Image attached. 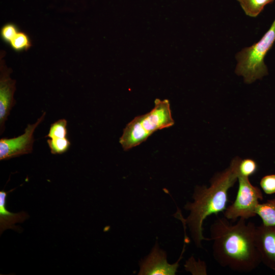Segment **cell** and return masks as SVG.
<instances>
[{"mask_svg": "<svg viewBox=\"0 0 275 275\" xmlns=\"http://www.w3.org/2000/svg\"><path fill=\"white\" fill-rule=\"evenodd\" d=\"M254 223L240 218L231 224L225 217L210 226L214 259L222 266L240 272H249L261 262L256 246Z\"/></svg>", "mask_w": 275, "mask_h": 275, "instance_id": "6da1fadb", "label": "cell"}, {"mask_svg": "<svg viewBox=\"0 0 275 275\" xmlns=\"http://www.w3.org/2000/svg\"><path fill=\"white\" fill-rule=\"evenodd\" d=\"M242 159L236 156L224 170L215 173L210 179V185H197L193 195L192 202L187 203L184 209L189 211L186 219L181 215L182 222L187 225L191 237L198 248H202L203 240H210L203 235V222L211 214L224 212L228 202V192L237 181L239 166Z\"/></svg>", "mask_w": 275, "mask_h": 275, "instance_id": "7a4b0ae2", "label": "cell"}, {"mask_svg": "<svg viewBox=\"0 0 275 275\" xmlns=\"http://www.w3.org/2000/svg\"><path fill=\"white\" fill-rule=\"evenodd\" d=\"M174 124L169 101L157 98L150 112L135 117L127 124L119 143L124 150H129L145 141L155 131Z\"/></svg>", "mask_w": 275, "mask_h": 275, "instance_id": "3957f363", "label": "cell"}, {"mask_svg": "<svg viewBox=\"0 0 275 275\" xmlns=\"http://www.w3.org/2000/svg\"><path fill=\"white\" fill-rule=\"evenodd\" d=\"M275 42V19L269 30L259 41L243 48L236 55L237 75L242 76L244 81L251 84L268 74L264 58Z\"/></svg>", "mask_w": 275, "mask_h": 275, "instance_id": "277c9868", "label": "cell"}, {"mask_svg": "<svg viewBox=\"0 0 275 275\" xmlns=\"http://www.w3.org/2000/svg\"><path fill=\"white\" fill-rule=\"evenodd\" d=\"M238 187L236 198L223 212L224 217L232 222L242 218L248 219L257 215L260 201L263 199L261 190L253 185L249 177L238 175Z\"/></svg>", "mask_w": 275, "mask_h": 275, "instance_id": "5b68a950", "label": "cell"}, {"mask_svg": "<svg viewBox=\"0 0 275 275\" xmlns=\"http://www.w3.org/2000/svg\"><path fill=\"white\" fill-rule=\"evenodd\" d=\"M46 113L33 124H28L22 134L13 138L0 140V160H7L32 153L35 141L33 134L37 127L44 120Z\"/></svg>", "mask_w": 275, "mask_h": 275, "instance_id": "8992f818", "label": "cell"}, {"mask_svg": "<svg viewBox=\"0 0 275 275\" xmlns=\"http://www.w3.org/2000/svg\"><path fill=\"white\" fill-rule=\"evenodd\" d=\"M1 56L0 64V133L5 130V124L10 115L15 100L14 94L16 81L10 77L11 70L8 68Z\"/></svg>", "mask_w": 275, "mask_h": 275, "instance_id": "52a82bcc", "label": "cell"}, {"mask_svg": "<svg viewBox=\"0 0 275 275\" xmlns=\"http://www.w3.org/2000/svg\"><path fill=\"white\" fill-rule=\"evenodd\" d=\"M184 250L185 245L179 260L175 263L170 264L167 262L166 253L155 244L150 255L141 262L139 274H175Z\"/></svg>", "mask_w": 275, "mask_h": 275, "instance_id": "ba28073f", "label": "cell"}, {"mask_svg": "<svg viewBox=\"0 0 275 275\" xmlns=\"http://www.w3.org/2000/svg\"><path fill=\"white\" fill-rule=\"evenodd\" d=\"M255 243L261 262L275 271V226H256Z\"/></svg>", "mask_w": 275, "mask_h": 275, "instance_id": "9c48e42d", "label": "cell"}, {"mask_svg": "<svg viewBox=\"0 0 275 275\" xmlns=\"http://www.w3.org/2000/svg\"><path fill=\"white\" fill-rule=\"evenodd\" d=\"M8 192L4 190L0 191V231L2 233L4 230L8 229H16L15 224L22 223L29 216L24 211L19 213H13L7 209V197Z\"/></svg>", "mask_w": 275, "mask_h": 275, "instance_id": "30bf717a", "label": "cell"}, {"mask_svg": "<svg viewBox=\"0 0 275 275\" xmlns=\"http://www.w3.org/2000/svg\"><path fill=\"white\" fill-rule=\"evenodd\" d=\"M256 214L260 217L263 224L275 226V198L260 203L257 208Z\"/></svg>", "mask_w": 275, "mask_h": 275, "instance_id": "8fae6325", "label": "cell"}, {"mask_svg": "<svg viewBox=\"0 0 275 275\" xmlns=\"http://www.w3.org/2000/svg\"><path fill=\"white\" fill-rule=\"evenodd\" d=\"M245 14L250 17H257L265 6L272 3L274 0H237Z\"/></svg>", "mask_w": 275, "mask_h": 275, "instance_id": "7c38bea8", "label": "cell"}, {"mask_svg": "<svg viewBox=\"0 0 275 275\" xmlns=\"http://www.w3.org/2000/svg\"><path fill=\"white\" fill-rule=\"evenodd\" d=\"M9 45L14 51L19 52L27 51L32 44L29 36L24 32L19 31Z\"/></svg>", "mask_w": 275, "mask_h": 275, "instance_id": "4fadbf2b", "label": "cell"}, {"mask_svg": "<svg viewBox=\"0 0 275 275\" xmlns=\"http://www.w3.org/2000/svg\"><path fill=\"white\" fill-rule=\"evenodd\" d=\"M67 121L61 119L51 124L49 132L45 137L50 139L67 138Z\"/></svg>", "mask_w": 275, "mask_h": 275, "instance_id": "5bb4252c", "label": "cell"}, {"mask_svg": "<svg viewBox=\"0 0 275 275\" xmlns=\"http://www.w3.org/2000/svg\"><path fill=\"white\" fill-rule=\"evenodd\" d=\"M52 154H61L69 148L71 143L68 138L49 139L47 141Z\"/></svg>", "mask_w": 275, "mask_h": 275, "instance_id": "9a60e30c", "label": "cell"}, {"mask_svg": "<svg viewBox=\"0 0 275 275\" xmlns=\"http://www.w3.org/2000/svg\"><path fill=\"white\" fill-rule=\"evenodd\" d=\"M257 163L253 159L250 158L241 159L239 166V174L249 177L257 172Z\"/></svg>", "mask_w": 275, "mask_h": 275, "instance_id": "2e32d148", "label": "cell"}, {"mask_svg": "<svg viewBox=\"0 0 275 275\" xmlns=\"http://www.w3.org/2000/svg\"><path fill=\"white\" fill-rule=\"evenodd\" d=\"M19 31V28L15 23H7L1 29V38L5 43L9 44Z\"/></svg>", "mask_w": 275, "mask_h": 275, "instance_id": "e0dca14e", "label": "cell"}, {"mask_svg": "<svg viewBox=\"0 0 275 275\" xmlns=\"http://www.w3.org/2000/svg\"><path fill=\"white\" fill-rule=\"evenodd\" d=\"M260 185L267 195L275 194V174L267 175L260 180Z\"/></svg>", "mask_w": 275, "mask_h": 275, "instance_id": "ac0fdd59", "label": "cell"}]
</instances>
